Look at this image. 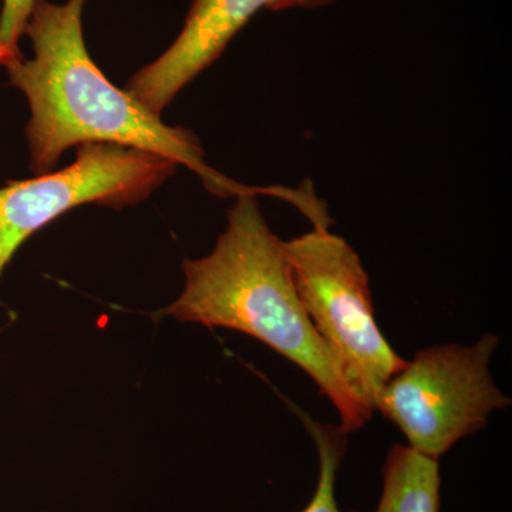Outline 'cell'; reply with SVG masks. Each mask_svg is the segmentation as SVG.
<instances>
[{"mask_svg":"<svg viewBox=\"0 0 512 512\" xmlns=\"http://www.w3.org/2000/svg\"><path fill=\"white\" fill-rule=\"evenodd\" d=\"M171 158L110 143L77 147L73 164L0 188V275L20 245L80 205L121 208L147 200L175 173Z\"/></svg>","mask_w":512,"mask_h":512,"instance_id":"obj_5","label":"cell"},{"mask_svg":"<svg viewBox=\"0 0 512 512\" xmlns=\"http://www.w3.org/2000/svg\"><path fill=\"white\" fill-rule=\"evenodd\" d=\"M36 0H3L0 13V66L19 60L20 37L25 35L26 23Z\"/></svg>","mask_w":512,"mask_h":512,"instance_id":"obj_9","label":"cell"},{"mask_svg":"<svg viewBox=\"0 0 512 512\" xmlns=\"http://www.w3.org/2000/svg\"><path fill=\"white\" fill-rule=\"evenodd\" d=\"M336 0H192L173 45L138 70L126 92L151 113L161 111L187 84L220 59L229 42L259 10L318 9Z\"/></svg>","mask_w":512,"mask_h":512,"instance_id":"obj_6","label":"cell"},{"mask_svg":"<svg viewBox=\"0 0 512 512\" xmlns=\"http://www.w3.org/2000/svg\"><path fill=\"white\" fill-rule=\"evenodd\" d=\"M308 427L319 453V481L311 503L302 512H342L335 498L336 474L340 461L346 453V436L342 430L332 426H322L305 413L298 412Z\"/></svg>","mask_w":512,"mask_h":512,"instance_id":"obj_8","label":"cell"},{"mask_svg":"<svg viewBox=\"0 0 512 512\" xmlns=\"http://www.w3.org/2000/svg\"><path fill=\"white\" fill-rule=\"evenodd\" d=\"M284 249L306 315L356 399L375 412L384 386L407 362L377 326L360 256L325 228L284 241Z\"/></svg>","mask_w":512,"mask_h":512,"instance_id":"obj_3","label":"cell"},{"mask_svg":"<svg viewBox=\"0 0 512 512\" xmlns=\"http://www.w3.org/2000/svg\"><path fill=\"white\" fill-rule=\"evenodd\" d=\"M86 2L67 0L56 5L36 0L25 28L35 55L6 66L10 83L25 93L32 111L26 127L32 170L37 175L50 173L70 147L120 144L185 165L220 197L269 195V188L247 187L212 170L194 133L167 126L126 90L109 82L84 42Z\"/></svg>","mask_w":512,"mask_h":512,"instance_id":"obj_1","label":"cell"},{"mask_svg":"<svg viewBox=\"0 0 512 512\" xmlns=\"http://www.w3.org/2000/svg\"><path fill=\"white\" fill-rule=\"evenodd\" d=\"M440 464L410 446L390 448L376 512H441Z\"/></svg>","mask_w":512,"mask_h":512,"instance_id":"obj_7","label":"cell"},{"mask_svg":"<svg viewBox=\"0 0 512 512\" xmlns=\"http://www.w3.org/2000/svg\"><path fill=\"white\" fill-rule=\"evenodd\" d=\"M498 345L497 336L484 335L470 346L420 350L384 386L376 410L413 450L439 460L458 440L483 430L491 413L510 406L490 373Z\"/></svg>","mask_w":512,"mask_h":512,"instance_id":"obj_4","label":"cell"},{"mask_svg":"<svg viewBox=\"0 0 512 512\" xmlns=\"http://www.w3.org/2000/svg\"><path fill=\"white\" fill-rule=\"evenodd\" d=\"M185 288L158 312L181 322L247 333L308 373L339 412L345 434L372 417L349 389L306 315L281 241L259 210L256 195H241L211 254L184 261Z\"/></svg>","mask_w":512,"mask_h":512,"instance_id":"obj_2","label":"cell"}]
</instances>
